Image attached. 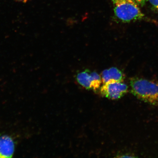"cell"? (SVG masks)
<instances>
[{
    "label": "cell",
    "instance_id": "obj_8",
    "mask_svg": "<svg viewBox=\"0 0 158 158\" xmlns=\"http://www.w3.org/2000/svg\"><path fill=\"white\" fill-rule=\"evenodd\" d=\"M138 4L143 6L145 5L147 0H135Z\"/></svg>",
    "mask_w": 158,
    "mask_h": 158
},
{
    "label": "cell",
    "instance_id": "obj_3",
    "mask_svg": "<svg viewBox=\"0 0 158 158\" xmlns=\"http://www.w3.org/2000/svg\"><path fill=\"white\" fill-rule=\"evenodd\" d=\"M78 83L87 89L97 91L102 82L101 77L96 72H91L88 69L79 73L77 75Z\"/></svg>",
    "mask_w": 158,
    "mask_h": 158
},
{
    "label": "cell",
    "instance_id": "obj_1",
    "mask_svg": "<svg viewBox=\"0 0 158 158\" xmlns=\"http://www.w3.org/2000/svg\"><path fill=\"white\" fill-rule=\"evenodd\" d=\"M131 92L139 99L147 103L158 105V83L147 79L132 78L130 81Z\"/></svg>",
    "mask_w": 158,
    "mask_h": 158
},
{
    "label": "cell",
    "instance_id": "obj_7",
    "mask_svg": "<svg viewBox=\"0 0 158 158\" xmlns=\"http://www.w3.org/2000/svg\"><path fill=\"white\" fill-rule=\"evenodd\" d=\"M149 1L154 8L158 11V0H149Z\"/></svg>",
    "mask_w": 158,
    "mask_h": 158
},
{
    "label": "cell",
    "instance_id": "obj_6",
    "mask_svg": "<svg viewBox=\"0 0 158 158\" xmlns=\"http://www.w3.org/2000/svg\"><path fill=\"white\" fill-rule=\"evenodd\" d=\"M15 142L10 136L0 135V158H10L15 151Z\"/></svg>",
    "mask_w": 158,
    "mask_h": 158
},
{
    "label": "cell",
    "instance_id": "obj_4",
    "mask_svg": "<svg viewBox=\"0 0 158 158\" xmlns=\"http://www.w3.org/2000/svg\"><path fill=\"white\" fill-rule=\"evenodd\" d=\"M102 96L112 100L121 98L128 91V87L123 82H115L103 84L100 88Z\"/></svg>",
    "mask_w": 158,
    "mask_h": 158
},
{
    "label": "cell",
    "instance_id": "obj_5",
    "mask_svg": "<svg viewBox=\"0 0 158 158\" xmlns=\"http://www.w3.org/2000/svg\"><path fill=\"white\" fill-rule=\"evenodd\" d=\"M101 77L103 84L115 82H123L125 79V76L123 73L115 67L104 70L102 73Z\"/></svg>",
    "mask_w": 158,
    "mask_h": 158
},
{
    "label": "cell",
    "instance_id": "obj_2",
    "mask_svg": "<svg viewBox=\"0 0 158 158\" xmlns=\"http://www.w3.org/2000/svg\"><path fill=\"white\" fill-rule=\"evenodd\" d=\"M114 15L124 23L143 19L145 16L135 0H112Z\"/></svg>",
    "mask_w": 158,
    "mask_h": 158
},
{
    "label": "cell",
    "instance_id": "obj_9",
    "mask_svg": "<svg viewBox=\"0 0 158 158\" xmlns=\"http://www.w3.org/2000/svg\"><path fill=\"white\" fill-rule=\"evenodd\" d=\"M18 1L23 2H26L27 0H17Z\"/></svg>",
    "mask_w": 158,
    "mask_h": 158
}]
</instances>
